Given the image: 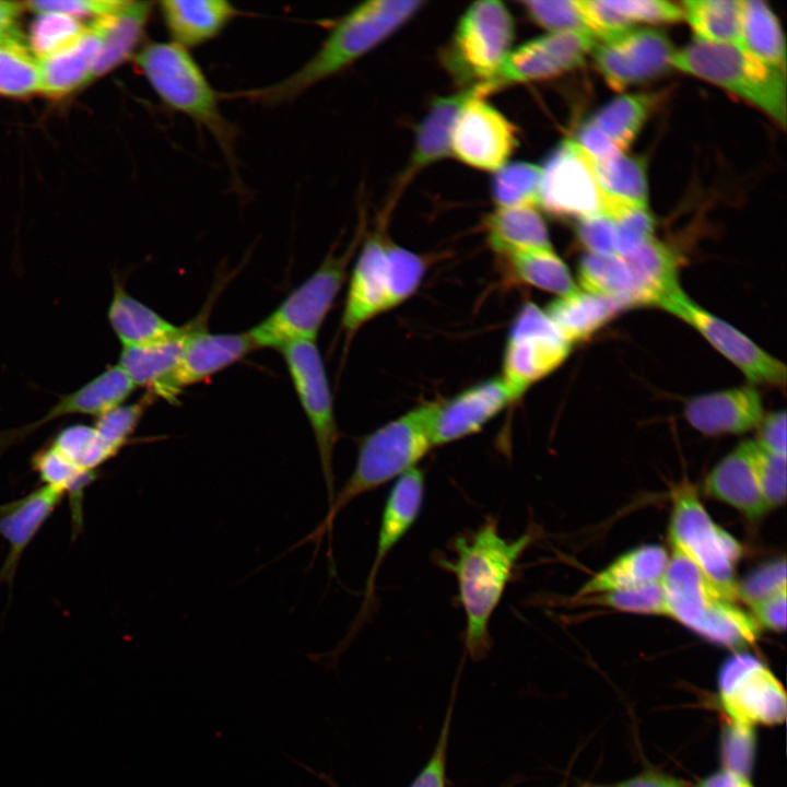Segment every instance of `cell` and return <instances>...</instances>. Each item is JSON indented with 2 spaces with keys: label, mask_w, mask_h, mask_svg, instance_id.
<instances>
[{
  "label": "cell",
  "mask_w": 787,
  "mask_h": 787,
  "mask_svg": "<svg viewBox=\"0 0 787 787\" xmlns=\"http://www.w3.org/2000/svg\"><path fill=\"white\" fill-rule=\"evenodd\" d=\"M669 562L666 549L646 544L630 550L594 575L578 591V597L603 595L661 580Z\"/></svg>",
  "instance_id": "cell-32"
},
{
  "label": "cell",
  "mask_w": 787,
  "mask_h": 787,
  "mask_svg": "<svg viewBox=\"0 0 787 787\" xmlns=\"http://www.w3.org/2000/svg\"><path fill=\"white\" fill-rule=\"evenodd\" d=\"M579 33H549L513 49L494 77L483 83L489 94L503 87L543 81L582 67L595 47Z\"/></svg>",
  "instance_id": "cell-16"
},
{
  "label": "cell",
  "mask_w": 787,
  "mask_h": 787,
  "mask_svg": "<svg viewBox=\"0 0 787 787\" xmlns=\"http://www.w3.org/2000/svg\"><path fill=\"white\" fill-rule=\"evenodd\" d=\"M635 286L638 306H656L680 287L679 260L673 249L651 238L622 256Z\"/></svg>",
  "instance_id": "cell-31"
},
{
  "label": "cell",
  "mask_w": 787,
  "mask_h": 787,
  "mask_svg": "<svg viewBox=\"0 0 787 787\" xmlns=\"http://www.w3.org/2000/svg\"><path fill=\"white\" fill-rule=\"evenodd\" d=\"M786 598L787 591L782 590L749 607L750 614L760 629L774 632H783L786 629Z\"/></svg>",
  "instance_id": "cell-57"
},
{
  "label": "cell",
  "mask_w": 787,
  "mask_h": 787,
  "mask_svg": "<svg viewBox=\"0 0 787 787\" xmlns=\"http://www.w3.org/2000/svg\"><path fill=\"white\" fill-rule=\"evenodd\" d=\"M254 350L247 331L211 333L202 329L189 339L173 371L148 389V393L153 399L175 402L185 388L210 378Z\"/></svg>",
  "instance_id": "cell-19"
},
{
  "label": "cell",
  "mask_w": 787,
  "mask_h": 787,
  "mask_svg": "<svg viewBox=\"0 0 787 787\" xmlns=\"http://www.w3.org/2000/svg\"><path fill=\"white\" fill-rule=\"evenodd\" d=\"M615 787H689L684 782L656 770L643 772L619 782Z\"/></svg>",
  "instance_id": "cell-60"
},
{
  "label": "cell",
  "mask_w": 787,
  "mask_h": 787,
  "mask_svg": "<svg viewBox=\"0 0 787 787\" xmlns=\"http://www.w3.org/2000/svg\"><path fill=\"white\" fill-rule=\"evenodd\" d=\"M655 98L647 93L624 94L610 101L589 120L624 152L642 130Z\"/></svg>",
  "instance_id": "cell-42"
},
{
  "label": "cell",
  "mask_w": 787,
  "mask_h": 787,
  "mask_svg": "<svg viewBox=\"0 0 787 787\" xmlns=\"http://www.w3.org/2000/svg\"><path fill=\"white\" fill-rule=\"evenodd\" d=\"M514 37V19L502 1L473 2L458 20L443 62L467 87L486 83L513 50Z\"/></svg>",
  "instance_id": "cell-10"
},
{
  "label": "cell",
  "mask_w": 787,
  "mask_h": 787,
  "mask_svg": "<svg viewBox=\"0 0 787 787\" xmlns=\"http://www.w3.org/2000/svg\"><path fill=\"white\" fill-rule=\"evenodd\" d=\"M680 318L738 367L752 385L784 387L786 366L736 327L713 315L677 289L658 306Z\"/></svg>",
  "instance_id": "cell-14"
},
{
  "label": "cell",
  "mask_w": 787,
  "mask_h": 787,
  "mask_svg": "<svg viewBox=\"0 0 787 787\" xmlns=\"http://www.w3.org/2000/svg\"><path fill=\"white\" fill-rule=\"evenodd\" d=\"M64 495L63 491L43 484L21 498L0 504V538L9 544L0 566V585L12 586L24 551Z\"/></svg>",
  "instance_id": "cell-24"
},
{
  "label": "cell",
  "mask_w": 787,
  "mask_h": 787,
  "mask_svg": "<svg viewBox=\"0 0 787 787\" xmlns=\"http://www.w3.org/2000/svg\"><path fill=\"white\" fill-rule=\"evenodd\" d=\"M576 233L588 254L618 255L615 226L608 214L600 211L578 220Z\"/></svg>",
  "instance_id": "cell-54"
},
{
  "label": "cell",
  "mask_w": 787,
  "mask_h": 787,
  "mask_svg": "<svg viewBox=\"0 0 787 787\" xmlns=\"http://www.w3.org/2000/svg\"><path fill=\"white\" fill-rule=\"evenodd\" d=\"M454 698L449 703L435 749L410 787H447L446 760Z\"/></svg>",
  "instance_id": "cell-56"
},
{
  "label": "cell",
  "mask_w": 787,
  "mask_h": 787,
  "mask_svg": "<svg viewBox=\"0 0 787 787\" xmlns=\"http://www.w3.org/2000/svg\"><path fill=\"white\" fill-rule=\"evenodd\" d=\"M625 22L672 24L683 19L681 5L667 0H606Z\"/></svg>",
  "instance_id": "cell-51"
},
{
  "label": "cell",
  "mask_w": 787,
  "mask_h": 787,
  "mask_svg": "<svg viewBox=\"0 0 787 787\" xmlns=\"http://www.w3.org/2000/svg\"><path fill=\"white\" fill-rule=\"evenodd\" d=\"M24 9V2L0 1V33L14 27Z\"/></svg>",
  "instance_id": "cell-62"
},
{
  "label": "cell",
  "mask_w": 787,
  "mask_h": 787,
  "mask_svg": "<svg viewBox=\"0 0 787 787\" xmlns=\"http://www.w3.org/2000/svg\"><path fill=\"white\" fill-rule=\"evenodd\" d=\"M480 90V85H474L433 99L415 130L411 156L397 183L395 196L424 168L450 155V138L456 118L467 101Z\"/></svg>",
  "instance_id": "cell-25"
},
{
  "label": "cell",
  "mask_w": 787,
  "mask_h": 787,
  "mask_svg": "<svg viewBox=\"0 0 787 787\" xmlns=\"http://www.w3.org/2000/svg\"><path fill=\"white\" fill-rule=\"evenodd\" d=\"M513 280L559 296L577 290L569 268L553 248H538L502 256Z\"/></svg>",
  "instance_id": "cell-37"
},
{
  "label": "cell",
  "mask_w": 787,
  "mask_h": 787,
  "mask_svg": "<svg viewBox=\"0 0 787 787\" xmlns=\"http://www.w3.org/2000/svg\"><path fill=\"white\" fill-rule=\"evenodd\" d=\"M280 352L314 434L329 506L336 494L333 454L340 433L322 357L316 341L292 342Z\"/></svg>",
  "instance_id": "cell-13"
},
{
  "label": "cell",
  "mask_w": 787,
  "mask_h": 787,
  "mask_svg": "<svg viewBox=\"0 0 787 787\" xmlns=\"http://www.w3.org/2000/svg\"><path fill=\"white\" fill-rule=\"evenodd\" d=\"M533 532L507 540L489 518L470 536L454 541L453 559L441 565L456 577L466 616L465 646L473 660L485 658L492 647L490 621L501 602L516 563L529 548Z\"/></svg>",
  "instance_id": "cell-2"
},
{
  "label": "cell",
  "mask_w": 787,
  "mask_h": 787,
  "mask_svg": "<svg viewBox=\"0 0 787 787\" xmlns=\"http://www.w3.org/2000/svg\"><path fill=\"white\" fill-rule=\"evenodd\" d=\"M40 93L39 60L14 27L0 36V95Z\"/></svg>",
  "instance_id": "cell-41"
},
{
  "label": "cell",
  "mask_w": 787,
  "mask_h": 787,
  "mask_svg": "<svg viewBox=\"0 0 787 787\" xmlns=\"http://www.w3.org/2000/svg\"><path fill=\"white\" fill-rule=\"evenodd\" d=\"M757 428L755 443L771 454L786 457V412L775 411L764 415Z\"/></svg>",
  "instance_id": "cell-58"
},
{
  "label": "cell",
  "mask_w": 787,
  "mask_h": 787,
  "mask_svg": "<svg viewBox=\"0 0 787 787\" xmlns=\"http://www.w3.org/2000/svg\"><path fill=\"white\" fill-rule=\"evenodd\" d=\"M2 33H3V32H2ZM2 33H0V36H1Z\"/></svg>",
  "instance_id": "cell-64"
},
{
  "label": "cell",
  "mask_w": 787,
  "mask_h": 787,
  "mask_svg": "<svg viewBox=\"0 0 787 787\" xmlns=\"http://www.w3.org/2000/svg\"><path fill=\"white\" fill-rule=\"evenodd\" d=\"M754 441L739 444L708 473L705 493L739 510L750 519L768 512L760 492L754 466Z\"/></svg>",
  "instance_id": "cell-26"
},
{
  "label": "cell",
  "mask_w": 787,
  "mask_h": 787,
  "mask_svg": "<svg viewBox=\"0 0 787 787\" xmlns=\"http://www.w3.org/2000/svg\"><path fill=\"white\" fill-rule=\"evenodd\" d=\"M599 600L602 604L622 612L668 616L661 580L599 595Z\"/></svg>",
  "instance_id": "cell-49"
},
{
  "label": "cell",
  "mask_w": 787,
  "mask_h": 787,
  "mask_svg": "<svg viewBox=\"0 0 787 787\" xmlns=\"http://www.w3.org/2000/svg\"><path fill=\"white\" fill-rule=\"evenodd\" d=\"M727 721L721 749L724 767L749 777L755 753L754 728Z\"/></svg>",
  "instance_id": "cell-53"
},
{
  "label": "cell",
  "mask_w": 787,
  "mask_h": 787,
  "mask_svg": "<svg viewBox=\"0 0 787 787\" xmlns=\"http://www.w3.org/2000/svg\"><path fill=\"white\" fill-rule=\"evenodd\" d=\"M680 5L695 39L740 46L743 0H685Z\"/></svg>",
  "instance_id": "cell-39"
},
{
  "label": "cell",
  "mask_w": 787,
  "mask_h": 787,
  "mask_svg": "<svg viewBox=\"0 0 787 787\" xmlns=\"http://www.w3.org/2000/svg\"><path fill=\"white\" fill-rule=\"evenodd\" d=\"M48 445L78 471L89 474H95L103 463L117 455L94 425L67 426Z\"/></svg>",
  "instance_id": "cell-43"
},
{
  "label": "cell",
  "mask_w": 787,
  "mask_h": 787,
  "mask_svg": "<svg viewBox=\"0 0 787 787\" xmlns=\"http://www.w3.org/2000/svg\"><path fill=\"white\" fill-rule=\"evenodd\" d=\"M153 400L146 393L137 402L124 403L97 416L93 425L105 442L118 454L129 443L145 409Z\"/></svg>",
  "instance_id": "cell-48"
},
{
  "label": "cell",
  "mask_w": 787,
  "mask_h": 787,
  "mask_svg": "<svg viewBox=\"0 0 787 787\" xmlns=\"http://www.w3.org/2000/svg\"><path fill=\"white\" fill-rule=\"evenodd\" d=\"M763 416L762 398L751 385L700 395L684 407L689 424L709 436L748 432L757 427Z\"/></svg>",
  "instance_id": "cell-23"
},
{
  "label": "cell",
  "mask_w": 787,
  "mask_h": 787,
  "mask_svg": "<svg viewBox=\"0 0 787 787\" xmlns=\"http://www.w3.org/2000/svg\"><path fill=\"white\" fill-rule=\"evenodd\" d=\"M107 319L122 349L150 345L174 336L180 328L129 294L114 277Z\"/></svg>",
  "instance_id": "cell-30"
},
{
  "label": "cell",
  "mask_w": 787,
  "mask_h": 787,
  "mask_svg": "<svg viewBox=\"0 0 787 787\" xmlns=\"http://www.w3.org/2000/svg\"><path fill=\"white\" fill-rule=\"evenodd\" d=\"M209 315L210 306L205 305L201 314L180 326L174 336L150 345L122 349L117 364L136 388L150 389L173 371L189 339L207 328Z\"/></svg>",
  "instance_id": "cell-29"
},
{
  "label": "cell",
  "mask_w": 787,
  "mask_h": 787,
  "mask_svg": "<svg viewBox=\"0 0 787 787\" xmlns=\"http://www.w3.org/2000/svg\"><path fill=\"white\" fill-rule=\"evenodd\" d=\"M575 142L592 160H602L620 151L615 144L590 120L578 130Z\"/></svg>",
  "instance_id": "cell-59"
},
{
  "label": "cell",
  "mask_w": 787,
  "mask_h": 787,
  "mask_svg": "<svg viewBox=\"0 0 787 787\" xmlns=\"http://www.w3.org/2000/svg\"><path fill=\"white\" fill-rule=\"evenodd\" d=\"M577 279L585 292L615 299L625 308L638 306L631 272L620 255L585 254L578 263Z\"/></svg>",
  "instance_id": "cell-40"
},
{
  "label": "cell",
  "mask_w": 787,
  "mask_h": 787,
  "mask_svg": "<svg viewBox=\"0 0 787 787\" xmlns=\"http://www.w3.org/2000/svg\"><path fill=\"white\" fill-rule=\"evenodd\" d=\"M540 205L563 218L580 220L601 211V195L584 151L563 140L542 166Z\"/></svg>",
  "instance_id": "cell-18"
},
{
  "label": "cell",
  "mask_w": 787,
  "mask_h": 787,
  "mask_svg": "<svg viewBox=\"0 0 787 787\" xmlns=\"http://www.w3.org/2000/svg\"><path fill=\"white\" fill-rule=\"evenodd\" d=\"M359 235L340 255L329 252L321 265L262 321L247 331L256 350L296 341H316L320 327L343 286Z\"/></svg>",
  "instance_id": "cell-8"
},
{
  "label": "cell",
  "mask_w": 787,
  "mask_h": 787,
  "mask_svg": "<svg viewBox=\"0 0 787 787\" xmlns=\"http://www.w3.org/2000/svg\"><path fill=\"white\" fill-rule=\"evenodd\" d=\"M126 0H52L28 1L25 8L39 13H60L80 20L99 17L120 8Z\"/></svg>",
  "instance_id": "cell-55"
},
{
  "label": "cell",
  "mask_w": 787,
  "mask_h": 787,
  "mask_svg": "<svg viewBox=\"0 0 787 787\" xmlns=\"http://www.w3.org/2000/svg\"><path fill=\"white\" fill-rule=\"evenodd\" d=\"M481 90L460 109L450 138V155L461 163L495 173L508 163L518 144L516 126L488 102Z\"/></svg>",
  "instance_id": "cell-15"
},
{
  "label": "cell",
  "mask_w": 787,
  "mask_h": 787,
  "mask_svg": "<svg viewBox=\"0 0 787 787\" xmlns=\"http://www.w3.org/2000/svg\"><path fill=\"white\" fill-rule=\"evenodd\" d=\"M158 7L172 43L187 50L216 37L237 15L225 0H164Z\"/></svg>",
  "instance_id": "cell-28"
},
{
  "label": "cell",
  "mask_w": 787,
  "mask_h": 787,
  "mask_svg": "<svg viewBox=\"0 0 787 787\" xmlns=\"http://www.w3.org/2000/svg\"><path fill=\"white\" fill-rule=\"evenodd\" d=\"M490 247L500 257L551 248L548 226L537 208H496L484 221Z\"/></svg>",
  "instance_id": "cell-35"
},
{
  "label": "cell",
  "mask_w": 787,
  "mask_h": 787,
  "mask_svg": "<svg viewBox=\"0 0 787 787\" xmlns=\"http://www.w3.org/2000/svg\"><path fill=\"white\" fill-rule=\"evenodd\" d=\"M601 212L608 214L614 223L616 252L620 256L632 252L654 237L655 221L648 207L609 202Z\"/></svg>",
  "instance_id": "cell-46"
},
{
  "label": "cell",
  "mask_w": 787,
  "mask_h": 787,
  "mask_svg": "<svg viewBox=\"0 0 787 787\" xmlns=\"http://www.w3.org/2000/svg\"><path fill=\"white\" fill-rule=\"evenodd\" d=\"M425 477L415 467L399 477L386 498L379 529L375 557L366 579L364 600L350 632H355L367 618L374 600L378 572L391 550L415 524L423 506Z\"/></svg>",
  "instance_id": "cell-20"
},
{
  "label": "cell",
  "mask_w": 787,
  "mask_h": 787,
  "mask_svg": "<svg viewBox=\"0 0 787 787\" xmlns=\"http://www.w3.org/2000/svg\"><path fill=\"white\" fill-rule=\"evenodd\" d=\"M672 551L690 560L724 592L738 601L736 567L743 548L718 526L698 498L696 489L682 481L672 491L669 520Z\"/></svg>",
  "instance_id": "cell-9"
},
{
  "label": "cell",
  "mask_w": 787,
  "mask_h": 787,
  "mask_svg": "<svg viewBox=\"0 0 787 787\" xmlns=\"http://www.w3.org/2000/svg\"><path fill=\"white\" fill-rule=\"evenodd\" d=\"M661 584L668 616L702 638L733 651L757 642L761 629L750 612L682 554L672 551Z\"/></svg>",
  "instance_id": "cell-5"
},
{
  "label": "cell",
  "mask_w": 787,
  "mask_h": 787,
  "mask_svg": "<svg viewBox=\"0 0 787 787\" xmlns=\"http://www.w3.org/2000/svg\"><path fill=\"white\" fill-rule=\"evenodd\" d=\"M102 44L101 16L57 52L39 60L40 93L63 96L92 81V70Z\"/></svg>",
  "instance_id": "cell-27"
},
{
  "label": "cell",
  "mask_w": 787,
  "mask_h": 787,
  "mask_svg": "<svg viewBox=\"0 0 787 787\" xmlns=\"http://www.w3.org/2000/svg\"><path fill=\"white\" fill-rule=\"evenodd\" d=\"M718 700L727 720L755 727L785 721L786 693L772 670L757 657L735 651L717 674Z\"/></svg>",
  "instance_id": "cell-12"
},
{
  "label": "cell",
  "mask_w": 787,
  "mask_h": 787,
  "mask_svg": "<svg viewBox=\"0 0 787 787\" xmlns=\"http://www.w3.org/2000/svg\"><path fill=\"white\" fill-rule=\"evenodd\" d=\"M740 46L763 62L786 72L784 33L766 2L743 0Z\"/></svg>",
  "instance_id": "cell-38"
},
{
  "label": "cell",
  "mask_w": 787,
  "mask_h": 787,
  "mask_svg": "<svg viewBox=\"0 0 787 787\" xmlns=\"http://www.w3.org/2000/svg\"><path fill=\"white\" fill-rule=\"evenodd\" d=\"M672 69L717 85L786 125V72L739 45L694 39L674 51Z\"/></svg>",
  "instance_id": "cell-7"
},
{
  "label": "cell",
  "mask_w": 787,
  "mask_h": 787,
  "mask_svg": "<svg viewBox=\"0 0 787 787\" xmlns=\"http://www.w3.org/2000/svg\"><path fill=\"white\" fill-rule=\"evenodd\" d=\"M674 51L662 32L632 28L616 39L597 43L590 54L606 83L623 91L672 69Z\"/></svg>",
  "instance_id": "cell-17"
},
{
  "label": "cell",
  "mask_w": 787,
  "mask_h": 787,
  "mask_svg": "<svg viewBox=\"0 0 787 787\" xmlns=\"http://www.w3.org/2000/svg\"><path fill=\"white\" fill-rule=\"evenodd\" d=\"M427 260L401 247L380 232L363 244L350 275L341 319L346 341L374 317L388 312L419 289Z\"/></svg>",
  "instance_id": "cell-6"
},
{
  "label": "cell",
  "mask_w": 787,
  "mask_h": 787,
  "mask_svg": "<svg viewBox=\"0 0 787 787\" xmlns=\"http://www.w3.org/2000/svg\"><path fill=\"white\" fill-rule=\"evenodd\" d=\"M134 62L165 106L211 133L238 180L236 127L223 115L219 94L189 51L172 42H153L134 55Z\"/></svg>",
  "instance_id": "cell-4"
},
{
  "label": "cell",
  "mask_w": 787,
  "mask_h": 787,
  "mask_svg": "<svg viewBox=\"0 0 787 787\" xmlns=\"http://www.w3.org/2000/svg\"><path fill=\"white\" fill-rule=\"evenodd\" d=\"M85 27L80 20L66 14L39 13L32 24L27 43L37 59H43L72 43Z\"/></svg>",
  "instance_id": "cell-47"
},
{
  "label": "cell",
  "mask_w": 787,
  "mask_h": 787,
  "mask_svg": "<svg viewBox=\"0 0 787 787\" xmlns=\"http://www.w3.org/2000/svg\"><path fill=\"white\" fill-rule=\"evenodd\" d=\"M585 156L600 190L601 204L615 201L647 207L648 184L644 160L624 152L602 160H592L586 153Z\"/></svg>",
  "instance_id": "cell-36"
},
{
  "label": "cell",
  "mask_w": 787,
  "mask_h": 787,
  "mask_svg": "<svg viewBox=\"0 0 787 787\" xmlns=\"http://www.w3.org/2000/svg\"><path fill=\"white\" fill-rule=\"evenodd\" d=\"M624 308L615 299L577 289L553 299L544 312L572 345L590 338Z\"/></svg>",
  "instance_id": "cell-34"
},
{
  "label": "cell",
  "mask_w": 787,
  "mask_h": 787,
  "mask_svg": "<svg viewBox=\"0 0 787 787\" xmlns=\"http://www.w3.org/2000/svg\"><path fill=\"white\" fill-rule=\"evenodd\" d=\"M786 561L777 559L762 564L738 582L737 597L748 607L786 590Z\"/></svg>",
  "instance_id": "cell-50"
},
{
  "label": "cell",
  "mask_w": 787,
  "mask_h": 787,
  "mask_svg": "<svg viewBox=\"0 0 787 787\" xmlns=\"http://www.w3.org/2000/svg\"><path fill=\"white\" fill-rule=\"evenodd\" d=\"M696 787H754L749 777L728 768L715 771L700 780Z\"/></svg>",
  "instance_id": "cell-61"
},
{
  "label": "cell",
  "mask_w": 787,
  "mask_h": 787,
  "mask_svg": "<svg viewBox=\"0 0 787 787\" xmlns=\"http://www.w3.org/2000/svg\"><path fill=\"white\" fill-rule=\"evenodd\" d=\"M436 402L419 404L364 436L357 447L354 469L337 492L324 519L294 548L314 542L319 545L329 536L341 510L361 495L397 480L434 447L433 430Z\"/></svg>",
  "instance_id": "cell-3"
},
{
  "label": "cell",
  "mask_w": 787,
  "mask_h": 787,
  "mask_svg": "<svg viewBox=\"0 0 787 787\" xmlns=\"http://www.w3.org/2000/svg\"><path fill=\"white\" fill-rule=\"evenodd\" d=\"M509 403L512 400L501 376L474 384L445 401H437L434 447L478 433Z\"/></svg>",
  "instance_id": "cell-22"
},
{
  "label": "cell",
  "mask_w": 787,
  "mask_h": 787,
  "mask_svg": "<svg viewBox=\"0 0 787 787\" xmlns=\"http://www.w3.org/2000/svg\"><path fill=\"white\" fill-rule=\"evenodd\" d=\"M559 787H567V786H566V785L564 784V785H562V786H559Z\"/></svg>",
  "instance_id": "cell-63"
},
{
  "label": "cell",
  "mask_w": 787,
  "mask_h": 787,
  "mask_svg": "<svg viewBox=\"0 0 787 787\" xmlns=\"http://www.w3.org/2000/svg\"><path fill=\"white\" fill-rule=\"evenodd\" d=\"M542 166L508 162L494 173L491 192L496 208L540 205Z\"/></svg>",
  "instance_id": "cell-44"
},
{
  "label": "cell",
  "mask_w": 787,
  "mask_h": 787,
  "mask_svg": "<svg viewBox=\"0 0 787 787\" xmlns=\"http://www.w3.org/2000/svg\"><path fill=\"white\" fill-rule=\"evenodd\" d=\"M151 12V2L125 1L117 10L101 16L102 44L92 70V80L114 70L132 55Z\"/></svg>",
  "instance_id": "cell-33"
},
{
  "label": "cell",
  "mask_w": 787,
  "mask_h": 787,
  "mask_svg": "<svg viewBox=\"0 0 787 787\" xmlns=\"http://www.w3.org/2000/svg\"><path fill=\"white\" fill-rule=\"evenodd\" d=\"M520 4L533 23L550 33H579L592 37L580 0H529Z\"/></svg>",
  "instance_id": "cell-45"
},
{
  "label": "cell",
  "mask_w": 787,
  "mask_h": 787,
  "mask_svg": "<svg viewBox=\"0 0 787 787\" xmlns=\"http://www.w3.org/2000/svg\"><path fill=\"white\" fill-rule=\"evenodd\" d=\"M571 348L544 309L522 305L508 332L501 375L512 403L560 367Z\"/></svg>",
  "instance_id": "cell-11"
},
{
  "label": "cell",
  "mask_w": 787,
  "mask_h": 787,
  "mask_svg": "<svg viewBox=\"0 0 787 787\" xmlns=\"http://www.w3.org/2000/svg\"><path fill=\"white\" fill-rule=\"evenodd\" d=\"M134 389V385L118 364L107 366L78 389L61 396L40 419L16 428L0 431V456L58 418L67 415L97 418L124 404Z\"/></svg>",
  "instance_id": "cell-21"
},
{
  "label": "cell",
  "mask_w": 787,
  "mask_h": 787,
  "mask_svg": "<svg viewBox=\"0 0 787 787\" xmlns=\"http://www.w3.org/2000/svg\"><path fill=\"white\" fill-rule=\"evenodd\" d=\"M754 466L760 492L768 510L780 506L786 500V457L771 454L755 443Z\"/></svg>",
  "instance_id": "cell-52"
},
{
  "label": "cell",
  "mask_w": 787,
  "mask_h": 787,
  "mask_svg": "<svg viewBox=\"0 0 787 787\" xmlns=\"http://www.w3.org/2000/svg\"><path fill=\"white\" fill-rule=\"evenodd\" d=\"M424 4L421 0L363 2L336 23L320 48L297 70L268 86L237 92L234 96L268 107L293 102L376 48L408 23Z\"/></svg>",
  "instance_id": "cell-1"
}]
</instances>
